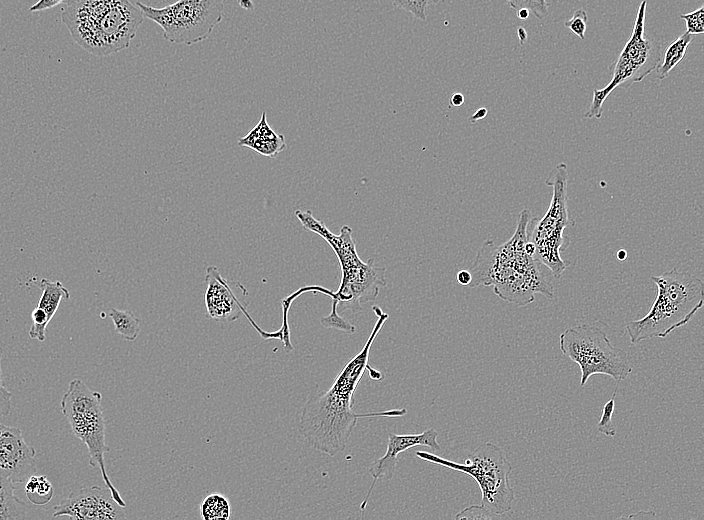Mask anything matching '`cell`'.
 <instances>
[{"instance_id": "31", "label": "cell", "mask_w": 704, "mask_h": 520, "mask_svg": "<svg viewBox=\"0 0 704 520\" xmlns=\"http://www.w3.org/2000/svg\"><path fill=\"white\" fill-rule=\"evenodd\" d=\"M457 282L462 286H469L472 275L469 270H460L456 276Z\"/></svg>"}, {"instance_id": "30", "label": "cell", "mask_w": 704, "mask_h": 520, "mask_svg": "<svg viewBox=\"0 0 704 520\" xmlns=\"http://www.w3.org/2000/svg\"><path fill=\"white\" fill-rule=\"evenodd\" d=\"M76 0H38L34 5L29 8L30 12H40L54 8L56 6H67L72 4Z\"/></svg>"}, {"instance_id": "26", "label": "cell", "mask_w": 704, "mask_h": 520, "mask_svg": "<svg viewBox=\"0 0 704 520\" xmlns=\"http://www.w3.org/2000/svg\"><path fill=\"white\" fill-rule=\"evenodd\" d=\"M686 23V32L688 34H702L704 32V6H700L696 10L680 14L679 16Z\"/></svg>"}, {"instance_id": "27", "label": "cell", "mask_w": 704, "mask_h": 520, "mask_svg": "<svg viewBox=\"0 0 704 520\" xmlns=\"http://www.w3.org/2000/svg\"><path fill=\"white\" fill-rule=\"evenodd\" d=\"M587 24V14L583 9L574 11L571 19L565 22V27L569 28L581 40L585 38Z\"/></svg>"}, {"instance_id": "18", "label": "cell", "mask_w": 704, "mask_h": 520, "mask_svg": "<svg viewBox=\"0 0 704 520\" xmlns=\"http://www.w3.org/2000/svg\"><path fill=\"white\" fill-rule=\"evenodd\" d=\"M40 287L42 294L37 307L41 309L51 321L58 310L61 300L69 299L70 293L60 281H50L43 278L40 281Z\"/></svg>"}, {"instance_id": "23", "label": "cell", "mask_w": 704, "mask_h": 520, "mask_svg": "<svg viewBox=\"0 0 704 520\" xmlns=\"http://www.w3.org/2000/svg\"><path fill=\"white\" fill-rule=\"evenodd\" d=\"M395 8L411 13L415 18L425 20L427 8L431 4H436L442 0H390Z\"/></svg>"}, {"instance_id": "17", "label": "cell", "mask_w": 704, "mask_h": 520, "mask_svg": "<svg viewBox=\"0 0 704 520\" xmlns=\"http://www.w3.org/2000/svg\"><path fill=\"white\" fill-rule=\"evenodd\" d=\"M14 483L0 475V520L22 519L27 506L14 494Z\"/></svg>"}, {"instance_id": "16", "label": "cell", "mask_w": 704, "mask_h": 520, "mask_svg": "<svg viewBox=\"0 0 704 520\" xmlns=\"http://www.w3.org/2000/svg\"><path fill=\"white\" fill-rule=\"evenodd\" d=\"M238 144L270 158H275L286 148L284 136L277 134L267 123L266 112L262 113L258 124L238 140Z\"/></svg>"}, {"instance_id": "24", "label": "cell", "mask_w": 704, "mask_h": 520, "mask_svg": "<svg viewBox=\"0 0 704 520\" xmlns=\"http://www.w3.org/2000/svg\"><path fill=\"white\" fill-rule=\"evenodd\" d=\"M619 384L620 383H617V386H616L612 396L605 403L603 410H602L601 418H600L598 425H597L598 432H600L608 437H614L616 435V428L612 422V415H613L614 408H615V397L617 394Z\"/></svg>"}, {"instance_id": "12", "label": "cell", "mask_w": 704, "mask_h": 520, "mask_svg": "<svg viewBox=\"0 0 704 520\" xmlns=\"http://www.w3.org/2000/svg\"><path fill=\"white\" fill-rule=\"evenodd\" d=\"M53 511V517L67 516L78 520L126 519L124 507L113 499L107 487L99 486L71 492L66 499L54 506Z\"/></svg>"}, {"instance_id": "20", "label": "cell", "mask_w": 704, "mask_h": 520, "mask_svg": "<svg viewBox=\"0 0 704 520\" xmlns=\"http://www.w3.org/2000/svg\"><path fill=\"white\" fill-rule=\"evenodd\" d=\"M108 316L112 319L116 332L127 341H134L140 333V320L128 310L111 308Z\"/></svg>"}, {"instance_id": "33", "label": "cell", "mask_w": 704, "mask_h": 520, "mask_svg": "<svg viewBox=\"0 0 704 520\" xmlns=\"http://www.w3.org/2000/svg\"><path fill=\"white\" fill-rule=\"evenodd\" d=\"M487 113H488L487 109L484 107H481V108L477 109L476 112L470 117V121L472 123H475L476 121H479V120L485 118Z\"/></svg>"}, {"instance_id": "2", "label": "cell", "mask_w": 704, "mask_h": 520, "mask_svg": "<svg viewBox=\"0 0 704 520\" xmlns=\"http://www.w3.org/2000/svg\"><path fill=\"white\" fill-rule=\"evenodd\" d=\"M531 212L523 209L517 220L513 236L501 245L485 240L469 270L472 275L470 288L492 286L502 300L526 306L540 293L553 298V285L541 269L535 256L525 251Z\"/></svg>"}, {"instance_id": "7", "label": "cell", "mask_w": 704, "mask_h": 520, "mask_svg": "<svg viewBox=\"0 0 704 520\" xmlns=\"http://www.w3.org/2000/svg\"><path fill=\"white\" fill-rule=\"evenodd\" d=\"M101 402V393L91 390L82 380L76 378L70 381L62 396L61 412L67 418L73 434L86 445L90 466L100 469L113 499L125 508V501L106 472L104 455L110 448L105 440L106 424Z\"/></svg>"}, {"instance_id": "36", "label": "cell", "mask_w": 704, "mask_h": 520, "mask_svg": "<svg viewBox=\"0 0 704 520\" xmlns=\"http://www.w3.org/2000/svg\"><path fill=\"white\" fill-rule=\"evenodd\" d=\"M238 4L246 10L254 8L252 0H238Z\"/></svg>"}, {"instance_id": "6", "label": "cell", "mask_w": 704, "mask_h": 520, "mask_svg": "<svg viewBox=\"0 0 704 520\" xmlns=\"http://www.w3.org/2000/svg\"><path fill=\"white\" fill-rule=\"evenodd\" d=\"M426 462L471 476L481 491V506L493 515H503L512 508L515 493L510 485L512 465L500 447L485 442L478 446L464 463H457L427 451H416Z\"/></svg>"}, {"instance_id": "3", "label": "cell", "mask_w": 704, "mask_h": 520, "mask_svg": "<svg viewBox=\"0 0 704 520\" xmlns=\"http://www.w3.org/2000/svg\"><path fill=\"white\" fill-rule=\"evenodd\" d=\"M143 20L130 0H76L61 7V21L73 40L98 57L127 49Z\"/></svg>"}, {"instance_id": "8", "label": "cell", "mask_w": 704, "mask_h": 520, "mask_svg": "<svg viewBox=\"0 0 704 520\" xmlns=\"http://www.w3.org/2000/svg\"><path fill=\"white\" fill-rule=\"evenodd\" d=\"M546 184L552 187L550 205L540 220L531 217L527 233L528 239L535 245V257L558 278L569 265L560 253L569 245L564 230L573 224L567 207V165L563 162L557 164L546 179Z\"/></svg>"}, {"instance_id": "11", "label": "cell", "mask_w": 704, "mask_h": 520, "mask_svg": "<svg viewBox=\"0 0 704 520\" xmlns=\"http://www.w3.org/2000/svg\"><path fill=\"white\" fill-rule=\"evenodd\" d=\"M646 7L647 2L643 0L638 7L632 33L615 62L612 79L604 88L593 91V99L589 109L584 113V118L600 119L602 105L613 90L641 82L660 63V43L644 35Z\"/></svg>"}, {"instance_id": "13", "label": "cell", "mask_w": 704, "mask_h": 520, "mask_svg": "<svg viewBox=\"0 0 704 520\" xmlns=\"http://www.w3.org/2000/svg\"><path fill=\"white\" fill-rule=\"evenodd\" d=\"M36 450L17 427L0 423V475L13 483H24L36 473Z\"/></svg>"}, {"instance_id": "37", "label": "cell", "mask_w": 704, "mask_h": 520, "mask_svg": "<svg viewBox=\"0 0 704 520\" xmlns=\"http://www.w3.org/2000/svg\"><path fill=\"white\" fill-rule=\"evenodd\" d=\"M616 257H617L618 260H621V261L625 260V259L627 258V252H626V250L620 249V250L617 252Z\"/></svg>"}, {"instance_id": "21", "label": "cell", "mask_w": 704, "mask_h": 520, "mask_svg": "<svg viewBox=\"0 0 704 520\" xmlns=\"http://www.w3.org/2000/svg\"><path fill=\"white\" fill-rule=\"evenodd\" d=\"M54 489L45 475H31L25 483V494L35 505L47 504L53 497Z\"/></svg>"}, {"instance_id": "14", "label": "cell", "mask_w": 704, "mask_h": 520, "mask_svg": "<svg viewBox=\"0 0 704 520\" xmlns=\"http://www.w3.org/2000/svg\"><path fill=\"white\" fill-rule=\"evenodd\" d=\"M205 280L207 288L204 300L209 318L216 322L228 323L237 320L243 314L263 338H268L269 332L263 331L253 321L245 305L236 297L231 286L215 266L207 267Z\"/></svg>"}, {"instance_id": "15", "label": "cell", "mask_w": 704, "mask_h": 520, "mask_svg": "<svg viewBox=\"0 0 704 520\" xmlns=\"http://www.w3.org/2000/svg\"><path fill=\"white\" fill-rule=\"evenodd\" d=\"M438 432L434 428H428L417 434H388V443L385 454L376 459L368 469L369 474L373 478L366 497L361 503L360 509L363 511L366 508L367 502L379 478L390 479L395 471L397 464V456L415 446H425L432 450H439L440 444L437 441Z\"/></svg>"}, {"instance_id": "34", "label": "cell", "mask_w": 704, "mask_h": 520, "mask_svg": "<svg viewBox=\"0 0 704 520\" xmlns=\"http://www.w3.org/2000/svg\"><path fill=\"white\" fill-rule=\"evenodd\" d=\"M517 36H518L520 44H524L528 35H527L526 30L523 27H519L517 29Z\"/></svg>"}, {"instance_id": "35", "label": "cell", "mask_w": 704, "mask_h": 520, "mask_svg": "<svg viewBox=\"0 0 704 520\" xmlns=\"http://www.w3.org/2000/svg\"><path fill=\"white\" fill-rule=\"evenodd\" d=\"M517 17L522 20H526L529 18V9L527 8H520L517 10Z\"/></svg>"}, {"instance_id": "4", "label": "cell", "mask_w": 704, "mask_h": 520, "mask_svg": "<svg viewBox=\"0 0 704 520\" xmlns=\"http://www.w3.org/2000/svg\"><path fill=\"white\" fill-rule=\"evenodd\" d=\"M295 216L302 226L322 237L336 254L340 268L341 281L337 291H328L326 296L332 298L337 312L349 310L357 313L362 303L376 300L379 291L386 286V268L375 264L374 259L363 262L359 257L352 229L343 225L338 235L333 234L326 225L317 220L310 210H296Z\"/></svg>"}, {"instance_id": "10", "label": "cell", "mask_w": 704, "mask_h": 520, "mask_svg": "<svg viewBox=\"0 0 704 520\" xmlns=\"http://www.w3.org/2000/svg\"><path fill=\"white\" fill-rule=\"evenodd\" d=\"M225 0H176L162 8L137 1L144 18L158 24L170 43L191 46L207 39L222 21Z\"/></svg>"}, {"instance_id": "29", "label": "cell", "mask_w": 704, "mask_h": 520, "mask_svg": "<svg viewBox=\"0 0 704 520\" xmlns=\"http://www.w3.org/2000/svg\"><path fill=\"white\" fill-rule=\"evenodd\" d=\"M11 393L6 389L2 381L1 373V351H0V417L6 416L11 409Z\"/></svg>"}, {"instance_id": "5", "label": "cell", "mask_w": 704, "mask_h": 520, "mask_svg": "<svg viewBox=\"0 0 704 520\" xmlns=\"http://www.w3.org/2000/svg\"><path fill=\"white\" fill-rule=\"evenodd\" d=\"M657 295L648 313L626 324L625 330L633 345L651 338H665L687 324L703 306L704 285L698 277L678 271L651 276Z\"/></svg>"}, {"instance_id": "28", "label": "cell", "mask_w": 704, "mask_h": 520, "mask_svg": "<svg viewBox=\"0 0 704 520\" xmlns=\"http://www.w3.org/2000/svg\"><path fill=\"white\" fill-rule=\"evenodd\" d=\"M494 515L484 509L481 505H471L458 514H456V519H490Z\"/></svg>"}, {"instance_id": "9", "label": "cell", "mask_w": 704, "mask_h": 520, "mask_svg": "<svg viewBox=\"0 0 704 520\" xmlns=\"http://www.w3.org/2000/svg\"><path fill=\"white\" fill-rule=\"evenodd\" d=\"M559 342L561 352L579 365L581 386L596 374L610 376L621 383L632 372L627 353L615 347L605 331L596 326H571L560 334Z\"/></svg>"}, {"instance_id": "19", "label": "cell", "mask_w": 704, "mask_h": 520, "mask_svg": "<svg viewBox=\"0 0 704 520\" xmlns=\"http://www.w3.org/2000/svg\"><path fill=\"white\" fill-rule=\"evenodd\" d=\"M691 41L692 35L685 32L667 46L663 60L656 68L658 80L668 77L672 69L684 58Z\"/></svg>"}, {"instance_id": "1", "label": "cell", "mask_w": 704, "mask_h": 520, "mask_svg": "<svg viewBox=\"0 0 704 520\" xmlns=\"http://www.w3.org/2000/svg\"><path fill=\"white\" fill-rule=\"evenodd\" d=\"M372 310L378 319L362 349L346 363L330 388L310 397L301 412V435L313 449L329 456L345 449L359 418L401 417L407 413L405 408L369 413L353 410L355 391L370 366V349L388 318L380 307L374 305Z\"/></svg>"}, {"instance_id": "25", "label": "cell", "mask_w": 704, "mask_h": 520, "mask_svg": "<svg viewBox=\"0 0 704 520\" xmlns=\"http://www.w3.org/2000/svg\"><path fill=\"white\" fill-rule=\"evenodd\" d=\"M320 323L324 328H332L349 334L354 333L356 330L353 324L341 317L335 307H332L329 315L320 319Z\"/></svg>"}, {"instance_id": "22", "label": "cell", "mask_w": 704, "mask_h": 520, "mask_svg": "<svg viewBox=\"0 0 704 520\" xmlns=\"http://www.w3.org/2000/svg\"><path fill=\"white\" fill-rule=\"evenodd\" d=\"M200 516L204 520L229 519L231 507L228 499L219 493H211L200 504Z\"/></svg>"}, {"instance_id": "32", "label": "cell", "mask_w": 704, "mask_h": 520, "mask_svg": "<svg viewBox=\"0 0 704 520\" xmlns=\"http://www.w3.org/2000/svg\"><path fill=\"white\" fill-rule=\"evenodd\" d=\"M464 95L461 93H454L450 97V106L453 107H460L461 105L464 104Z\"/></svg>"}]
</instances>
